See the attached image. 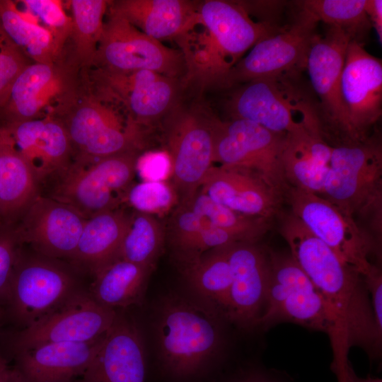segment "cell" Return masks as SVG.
Masks as SVG:
<instances>
[{"label": "cell", "mask_w": 382, "mask_h": 382, "mask_svg": "<svg viewBox=\"0 0 382 382\" xmlns=\"http://www.w3.org/2000/svg\"><path fill=\"white\" fill-rule=\"evenodd\" d=\"M144 345L134 320L117 312L88 367L76 382H146Z\"/></svg>", "instance_id": "44dd1931"}, {"label": "cell", "mask_w": 382, "mask_h": 382, "mask_svg": "<svg viewBox=\"0 0 382 382\" xmlns=\"http://www.w3.org/2000/svg\"><path fill=\"white\" fill-rule=\"evenodd\" d=\"M137 150L88 161L72 162L54 179L50 195L85 219L118 209L136 173Z\"/></svg>", "instance_id": "52a82bcc"}, {"label": "cell", "mask_w": 382, "mask_h": 382, "mask_svg": "<svg viewBox=\"0 0 382 382\" xmlns=\"http://www.w3.org/2000/svg\"><path fill=\"white\" fill-rule=\"evenodd\" d=\"M350 37L328 25L315 35L306 67L313 89L320 100L318 116L323 137H334L338 145L353 144L349 117L341 93V76Z\"/></svg>", "instance_id": "7c38bea8"}, {"label": "cell", "mask_w": 382, "mask_h": 382, "mask_svg": "<svg viewBox=\"0 0 382 382\" xmlns=\"http://www.w3.org/2000/svg\"><path fill=\"white\" fill-rule=\"evenodd\" d=\"M23 245L14 226H0V310L6 305L15 265Z\"/></svg>", "instance_id": "f35d334b"}, {"label": "cell", "mask_w": 382, "mask_h": 382, "mask_svg": "<svg viewBox=\"0 0 382 382\" xmlns=\"http://www.w3.org/2000/svg\"><path fill=\"white\" fill-rule=\"evenodd\" d=\"M20 2L25 12L43 23L62 48L64 41L70 36L72 19L65 13L62 3L55 0H23Z\"/></svg>", "instance_id": "8d00e7d4"}, {"label": "cell", "mask_w": 382, "mask_h": 382, "mask_svg": "<svg viewBox=\"0 0 382 382\" xmlns=\"http://www.w3.org/2000/svg\"><path fill=\"white\" fill-rule=\"evenodd\" d=\"M281 236L293 259L330 307L345 351L359 347L371 358L379 357L382 335L363 276L342 261L299 219L286 224Z\"/></svg>", "instance_id": "3957f363"}, {"label": "cell", "mask_w": 382, "mask_h": 382, "mask_svg": "<svg viewBox=\"0 0 382 382\" xmlns=\"http://www.w3.org/2000/svg\"><path fill=\"white\" fill-rule=\"evenodd\" d=\"M39 183L8 132L0 127V226H14L40 194Z\"/></svg>", "instance_id": "83f0119b"}, {"label": "cell", "mask_w": 382, "mask_h": 382, "mask_svg": "<svg viewBox=\"0 0 382 382\" xmlns=\"http://www.w3.org/2000/svg\"><path fill=\"white\" fill-rule=\"evenodd\" d=\"M270 279L265 309L257 328L267 330L279 323H293L326 333L335 359L347 357L340 328L322 294L290 253L269 250Z\"/></svg>", "instance_id": "277c9868"}, {"label": "cell", "mask_w": 382, "mask_h": 382, "mask_svg": "<svg viewBox=\"0 0 382 382\" xmlns=\"http://www.w3.org/2000/svg\"><path fill=\"white\" fill-rule=\"evenodd\" d=\"M195 6L196 3L185 0H120L110 1L108 10L161 42L174 40Z\"/></svg>", "instance_id": "f1b7e54d"}, {"label": "cell", "mask_w": 382, "mask_h": 382, "mask_svg": "<svg viewBox=\"0 0 382 382\" xmlns=\"http://www.w3.org/2000/svg\"><path fill=\"white\" fill-rule=\"evenodd\" d=\"M318 22L300 8L294 21L257 42L228 73L224 88L274 77H294L306 67Z\"/></svg>", "instance_id": "5bb4252c"}, {"label": "cell", "mask_w": 382, "mask_h": 382, "mask_svg": "<svg viewBox=\"0 0 382 382\" xmlns=\"http://www.w3.org/2000/svg\"><path fill=\"white\" fill-rule=\"evenodd\" d=\"M228 245L212 249L180 265L191 296L226 319L231 284Z\"/></svg>", "instance_id": "f546056e"}, {"label": "cell", "mask_w": 382, "mask_h": 382, "mask_svg": "<svg viewBox=\"0 0 382 382\" xmlns=\"http://www.w3.org/2000/svg\"><path fill=\"white\" fill-rule=\"evenodd\" d=\"M0 25L13 44L33 62H56L62 48L52 33L32 20L13 1L0 0Z\"/></svg>", "instance_id": "1f68e13d"}, {"label": "cell", "mask_w": 382, "mask_h": 382, "mask_svg": "<svg viewBox=\"0 0 382 382\" xmlns=\"http://www.w3.org/2000/svg\"><path fill=\"white\" fill-rule=\"evenodd\" d=\"M131 219L132 214L116 209L87 219L69 264L78 272L94 276L118 260Z\"/></svg>", "instance_id": "484cf974"}, {"label": "cell", "mask_w": 382, "mask_h": 382, "mask_svg": "<svg viewBox=\"0 0 382 382\" xmlns=\"http://www.w3.org/2000/svg\"><path fill=\"white\" fill-rule=\"evenodd\" d=\"M332 150L319 132L306 129L286 134L282 167L287 184L321 195Z\"/></svg>", "instance_id": "4316f807"}, {"label": "cell", "mask_w": 382, "mask_h": 382, "mask_svg": "<svg viewBox=\"0 0 382 382\" xmlns=\"http://www.w3.org/2000/svg\"><path fill=\"white\" fill-rule=\"evenodd\" d=\"M157 370L166 382H211L220 372L224 316L192 296L168 293L156 304Z\"/></svg>", "instance_id": "7a4b0ae2"}, {"label": "cell", "mask_w": 382, "mask_h": 382, "mask_svg": "<svg viewBox=\"0 0 382 382\" xmlns=\"http://www.w3.org/2000/svg\"><path fill=\"white\" fill-rule=\"evenodd\" d=\"M107 14L92 65L115 72L149 70L176 79L185 74L179 50L166 46L108 10Z\"/></svg>", "instance_id": "4fadbf2b"}, {"label": "cell", "mask_w": 382, "mask_h": 382, "mask_svg": "<svg viewBox=\"0 0 382 382\" xmlns=\"http://www.w3.org/2000/svg\"><path fill=\"white\" fill-rule=\"evenodd\" d=\"M182 205L213 226L233 235L240 242L257 243L270 227V220L236 212L214 202L200 190Z\"/></svg>", "instance_id": "d6a6232c"}, {"label": "cell", "mask_w": 382, "mask_h": 382, "mask_svg": "<svg viewBox=\"0 0 382 382\" xmlns=\"http://www.w3.org/2000/svg\"><path fill=\"white\" fill-rule=\"evenodd\" d=\"M117 313L84 289L34 324L10 334L8 344L13 354L45 343L93 342L108 332Z\"/></svg>", "instance_id": "2e32d148"}, {"label": "cell", "mask_w": 382, "mask_h": 382, "mask_svg": "<svg viewBox=\"0 0 382 382\" xmlns=\"http://www.w3.org/2000/svg\"><path fill=\"white\" fill-rule=\"evenodd\" d=\"M2 318H3V311L0 310V321L1 320Z\"/></svg>", "instance_id": "bcb514c9"}, {"label": "cell", "mask_w": 382, "mask_h": 382, "mask_svg": "<svg viewBox=\"0 0 382 382\" xmlns=\"http://www.w3.org/2000/svg\"><path fill=\"white\" fill-rule=\"evenodd\" d=\"M104 335L86 343L50 342L18 351L12 354L13 366L23 382H76L88 367Z\"/></svg>", "instance_id": "cb8c5ba5"}, {"label": "cell", "mask_w": 382, "mask_h": 382, "mask_svg": "<svg viewBox=\"0 0 382 382\" xmlns=\"http://www.w3.org/2000/svg\"><path fill=\"white\" fill-rule=\"evenodd\" d=\"M152 270L118 259L93 277L88 289L100 305L116 310L142 303Z\"/></svg>", "instance_id": "4dcf8cb0"}, {"label": "cell", "mask_w": 382, "mask_h": 382, "mask_svg": "<svg viewBox=\"0 0 382 382\" xmlns=\"http://www.w3.org/2000/svg\"><path fill=\"white\" fill-rule=\"evenodd\" d=\"M341 93L354 144L362 142L382 115V62L364 43L351 40L341 76Z\"/></svg>", "instance_id": "ac0fdd59"}, {"label": "cell", "mask_w": 382, "mask_h": 382, "mask_svg": "<svg viewBox=\"0 0 382 382\" xmlns=\"http://www.w3.org/2000/svg\"><path fill=\"white\" fill-rule=\"evenodd\" d=\"M345 382H382V379L370 376L366 378L359 377L348 362L346 367Z\"/></svg>", "instance_id": "f6af8a7d"}, {"label": "cell", "mask_w": 382, "mask_h": 382, "mask_svg": "<svg viewBox=\"0 0 382 382\" xmlns=\"http://www.w3.org/2000/svg\"><path fill=\"white\" fill-rule=\"evenodd\" d=\"M366 0H306L298 1L299 8L318 23L336 26L351 40L363 42L371 27L365 11Z\"/></svg>", "instance_id": "836d02e7"}, {"label": "cell", "mask_w": 382, "mask_h": 382, "mask_svg": "<svg viewBox=\"0 0 382 382\" xmlns=\"http://www.w3.org/2000/svg\"><path fill=\"white\" fill-rule=\"evenodd\" d=\"M267 21H254L245 4L226 0L196 3L174 38L185 63L184 82L223 87L233 67L259 41L280 32Z\"/></svg>", "instance_id": "6da1fadb"}, {"label": "cell", "mask_w": 382, "mask_h": 382, "mask_svg": "<svg viewBox=\"0 0 382 382\" xmlns=\"http://www.w3.org/2000/svg\"><path fill=\"white\" fill-rule=\"evenodd\" d=\"M228 254L231 284L226 319L242 329L257 328L270 279L269 251L256 243L240 242L229 245Z\"/></svg>", "instance_id": "ffe728a7"}, {"label": "cell", "mask_w": 382, "mask_h": 382, "mask_svg": "<svg viewBox=\"0 0 382 382\" xmlns=\"http://www.w3.org/2000/svg\"><path fill=\"white\" fill-rule=\"evenodd\" d=\"M96 81L98 96L141 127L167 117L177 107L180 83L176 78L149 70L98 69Z\"/></svg>", "instance_id": "e0dca14e"}, {"label": "cell", "mask_w": 382, "mask_h": 382, "mask_svg": "<svg viewBox=\"0 0 382 382\" xmlns=\"http://www.w3.org/2000/svg\"><path fill=\"white\" fill-rule=\"evenodd\" d=\"M54 63L28 64L0 101V125L42 118L65 91L67 77Z\"/></svg>", "instance_id": "d4e9b609"}, {"label": "cell", "mask_w": 382, "mask_h": 382, "mask_svg": "<svg viewBox=\"0 0 382 382\" xmlns=\"http://www.w3.org/2000/svg\"><path fill=\"white\" fill-rule=\"evenodd\" d=\"M0 127L29 163L39 185L55 179L74 161L71 141L59 119L47 115Z\"/></svg>", "instance_id": "7402d4cb"}, {"label": "cell", "mask_w": 382, "mask_h": 382, "mask_svg": "<svg viewBox=\"0 0 382 382\" xmlns=\"http://www.w3.org/2000/svg\"><path fill=\"white\" fill-rule=\"evenodd\" d=\"M163 231L156 218L150 214L137 212L132 214L118 259L153 270L163 251Z\"/></svg>", "instance_id": "d590c367"}, {"label": "cell", "mask_w": 382, "mask_h": 382, "mask_svg": "<svg viewBox=\"0 0 382 382\" xmlns=\"http://www.w3.org/2000/svg\"><path fill=\"white\" fill-rule=\"evenodd\" d=\"M136 172L144 181H164L171 174V163L168 152L149 151L139 156Z\"/></svg>", "instance_id": "60d3db41"}, {"label": "cell", "mask_w": 382, "mask_h": 382, "mask_svg": "<svg viewBox=\"0 0 382 382\" xmlns=\"http://www.w3.org/2000/svg\"><path fill=\"white\" fill-rule=\"evenodd\" d=\"M27 59L0 25V101L18 75L29 64Z\"/></svg>", "instance_id": "ab89813d"}, {"label": "cell", "mask_w": 382, "mask_h": 382, "mask_svg": "<svg viewBox=\"0 0 382 382\" xmlns=\"http://www.w3.org/2000/svg\"><path fill=\"white\" fill-rule=\"evenodd\" d=\"M0 382H23L13 366L8 364L0 349Z\"/></svg>", "instance_id": "ee69618b"}, {"label": "cell", "mask_w": 382, "mask_h": 382, "mask_svg": "<svg viewBox=\"0 0 382 382\" xmlns=\"http://www.w3.org/2000/svg\"><path fill=\"white\" fill-rule=\"evenodd\" d=\"M71 110L60 120L71 141L74 161L96 160L137 150L142 144L143 128L98 95L71 105Z\"/></svg>", "instance_id": "30bf717a"}, {"label": "cell", "mask_w": 382, "mask_h": 382, "mask_svg": "<svg viewBox=\"0 0 382 382\" xmlns=\"http://www.w3.org/2000/svg\"><path fill=\"white\" fill-rule=\"evenodd\" d=\"M200 191L236 212L270 220L281 212L282 194L253 171L235 166H212Z\"/></svg>", "instance_id": "603a6c76"}, {"label": "cell", "mask_w": 382, "mask_h": 382, "mask_svg": "<svg viewBox=\"0 0 382 382\" xmlns=\"http://www.w3.org/2000/svg\"><path fill=\"white\" fill-rule=\"evenodd\" d=\"M290 78L258 79L242 84L227 103L231 119L248 120L282 134L306 129L322 134L317 110Z\"/></svg>", "instance_id": "ba28073f"}, {"label": "cell", "mask_w": 382, "mask_h": 382, "mask_svg": "<svg viewBox=\"0 0 382 382\" xmlns=\"http://www.w3.org/2000/svg\"><path fill=\"white\" fill-rule=\"evenodd\" d=\"M213 117L178 106L166 117L165 134L180 204L199 190L214 156Z\"/></svg>", "instance_id": "9a60e30c"}, {"label": "cell", "mask_w": 382, "mask_h": 382, "mask_svg": "<svg viewBox=\"0 0 382 382\" xmlns=\"http://www.w3.org/2000/svg\"><path fill=\"white\" fill-rule=\"evenodd\" d=\"M284 199L311 232L358 273L364 276L376 265L371 260L378 253L375 241L337 206L320 195L289 185Z\"/></svg>", "instance_id": "9c48e42d"}, {"label": "cell", "mask_w": 382, "mask_h": 382, "mask_svg": "<svg viewBox=\"0 0 382 382\" xmlns=\"http://www.w3.org/2000/svg\"><path fill=\"white\" fill-rule=\"evenodd\" d=\"M365 11L371 23V27L375 29L380 43L382 42V1L366 0Z\"/></svg>", "instance_id": "7bdbcfd3"}, {"label": "cell", "mask_w": 382, "mask_h": 382, "mask_svg": "<svg viewBox=\"0 0 382 382\" xmlns=\"http://www.w3.org/2000/svg\"><path fill=\"white\" fill-rule=\"evenodd\" d=\"M212 127L213 162L250 170L284 196L289 187L282 167L286 134L243 119L213 117Z\"/></svg>", "instance_id": "8fae6325"}, {"label": "cell", "mask_w": 382, "mask_h": 382, "mask_svg": "<svg viewBox=\"0 0 382 382\" xmlns=\"http://www.w3.org/2000/svg\"><path fill=\"white\" fill-rule=\"evenodd\" d=\"M174 197L172 188L164 181H143L131 186L126 199L137 212L150 214L169 208Z\"/></svg>", "instance_id": "74e56055"}, {"label": "cell", "mask_w": 382, "mask_h": 382, "mask_svg": "<svg viewBox=\"0 0 382 382\" xmlns=\"http://www.w3.org/2000/svg\"><path fill=\"white\" fill-rule=\"evenodd\" d=\"M86 219L75 209L40 193L14 225L23 245L42 255L69 260L79 241Z\"/></svg>", "instance_id": "d6986e66"}, {"label": "cell", "mask_w": 382, "mask_h": 382, "mask_svg": "<svg viewBox=\"0 0 382 382\" xmlns=\"http://www.w3.org/2000/svg\"><path fill=\"white\" fill-rule=\"evenodd\" d=\"M109 1L71 0L73 40L76 59L82 65L93 64L103 33Z\"/></svg>", "instance_id": "e575fe53"}, {"label": "cell", "mask_w": 382, "mask_h": 382, "mask_svg": "<svg viewBox=\"0 0 382 382\" xmlns=\"http://www.w3.org/2000/svg\"><path fill=\"white\" fill-rule=\"evenodd\" d=\"M211 382H289L274 372L258 366H245L227 374H219Z\"/></svg>", "instance_id": "b9f144b4"}, {"label": "cell", "mask_w": 382, "mask_h": 382, "mask_svg": "<svg viewBox=\"0 0 382 382\" xmlns=\"http://www.w3.org/2000/svg\"><path fill=\"white\" fill-rule=\"evenodd\" d=\"M321 196L354 219L372 217L381 229L382 148L371 135L362 142L332 146Z\"/></svg>", "instance_id": "5b68a950"}, {"label": "cell", "mask_w": 382, "mask_h": 382, "mask_svg": "<svg viewBox=\"0 0 382 382\" xmlns=\"http://www.w3.org/2000/svg\"><path fill=\"white\" fill-rule=\"evenodd\" d=\"M69 263L25 251L20 252L3 310L15 324L28 327L85 289Z\"/></svg>", "instance_id": "8992f818"}]
</instances>
